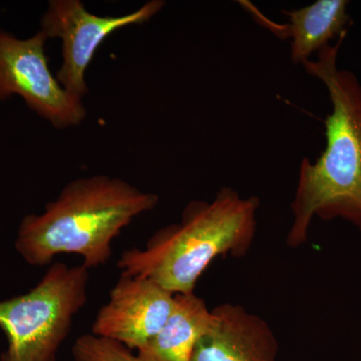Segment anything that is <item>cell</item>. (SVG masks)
I'll use <instances>...</instances> for the list:
<instances>
[{"label": "cell", "instance_id": "cell-1", "mask_svg": "<svg viewBox=\"0 0 361 361\" xmlns=\"http://www.w3.org/2000/svg\"><path fill=\"white\" fill-rule=\"evenodd\" d=\"M346 33L317 52L302 66L326 87L332 111L325 121L326 147L313 163L304 157L291 203L293 222L287 244L307 241L313 218H341L361 231V84L355 73L337 66Z\"/></svg>", "mask_w": 361, "mask_h": 361}, {"label": "cell", "instance_id": "cell-2", "mask_svg": "<svg viewBox=\"0 0 361 361\" xmlns=\"http://www.w3.org/2000/svg\"><path fill=\"white\" fill-rule=\"evenodd\" d=\"M158 195L120 178L92 176L71 180L39 215H27L16 248L28 264H49L59 254H75L90 268L106 264L111 243L137 216L153 210Z\"/></svg>", "mask_w": 361, "mask_h": 361}, {"label": "cell", "instance_id": "cell-3", "mask_svg": "<svg viewBox=\"0 0 361 361\" xmlns=\"http://www.w3.org/2000/svg\"><path fill=\"white\" fill-rule=\"evenodd\" d=\"M257 197L221 188L212 201H192L177 224L158 230L146 248L123 252V274L147 278L175 294L195 293L197 282L216 258L243 257L257 229Z\"/></svg>", "mask_w": 361, "mask_h": 361}, {"label": "cell", "instance_id": "cell-4", "mask_svg": "<svg viewBox=\"0 0 361 361\" xmlns=\"http://www.w3.org/2000/svg\"><path fill=\"white\" fill-rule=\"evenodd\" d=\"M90 269L54 263L35 288L0 301L7 338L1 361H56L75 316L87 300Z\"/></svg>", "mask_w": 361, "mask_h": 361}, {"label": "cell", "instance_id": "cell-5", "mask_svg": "<svg viewBox=\"0 0 361 361\" xmlns=\"http://www.w3.org/2000/svg\"><path fill=\"white\" fill-rule=\"evenodd\" d=\"M47 40L42 30L20 39L0 28V99L16 94L56 129L77 127L87 118V110L51 73Z\"/></svg>", "mask_w": 361, "mask_h": 361}, {"label": "cell", "instance_id": "cell-6", "mask_svg": "<svg viewBox=\"0 0 361 361\" xmlns=\"http://www.w3.org/2000/svg\"><path fill=\"white\" fill-rule=\"evenodd\" d=\"M166 2L151 0L133 13L99 16L80 0H51L42 16V32L47 39L61 40L63 61L56 77L71 96L89 94L85 73L99 45L111 33L130 25H144L160 13Z\"/></svg>", "mask_w": 361, "mask_h": 361}, {"label": "cell", "instance_id": "cell-7", "mask_svg": "<svg viewBox=\"0 0 361 361\" xmlns=\"http://www.w3.org/2000/svg\"><path fill=\"white\" fill-rule=\"evenodd\" d=\"M175 294L147 278L121 274L92 323L94 336L141 348L168 319Z\"/></svg>", "mask_w": 361, "mask_h": 361}, {"label": "cell", "instance_id": "cell-8", "mask_svg": "<svg viewBox=\"0 0 361 361\" xmlns=\"http://www.w3.org/2000/svg\"><path fill=\"white\" fill-rule=\"evenodd\" d=\"M278 341L260 316L239 304L212 310V322L197 342L191 361H276Z\"/></svg>", "mask_w": 361, "mask_h": 361}, {"label": "cell", "instance_id": "cell-9", "mask_svg": "<svg viewBox=\"0 0 361 361\" xmlns=\"http://www.w3.org/2000/svg\"><path fill=\"white\" fill-rule=\"evenodd\" d=\"M348 7L346 0H317L302 8L284 11L289 23L281 25L257 14L273 32L291 39L292 63L303 65L313 54L329 44L330 40L348 32L350 23Z\"/></svg>", "mask_w": 361, "mask_h": 361}, {"label": "cell", "instance_id": "cell-10", "mask_svg": "<svg viewBox=\"0 0 361 361\" xmlns=\"http://www.w3.org/2000/svg\"><path fill=\"white\" fill-rule=\"evenodd\" d=\"M212 322V310L195 293L177 294L160 331L137 349L140 361H191L195 346Z\"/></svg>", "mask_w": 361, "mask_h": 361}, {"label": "cell", "instance_id": "cell-11", "mask_svg": "<svg viewBox=\"0 0 361 361\" xmlns=\"http://www.w3.org/2000/svg\"><path fill=\"white\" fill-rule=\"evenodd\" d=\"M73 355L77 361H140L120 342L92 334L78 337L73 344Z\"/></svg>", "mask_w": 361, "mask_h": 361}]
</instances>
